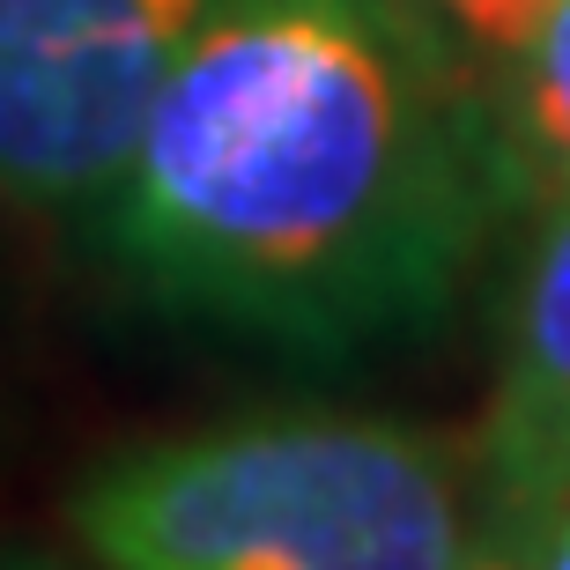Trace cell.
<instances>
[{"label": "cell", "mask_w": 570, "mask_h": 570, "mask_svg": "<svg viewBox=\"0 0 570 570\" xmlns=\"http://www.w3.org/2000/svg\"><path fill=\"white\" fill-rule=\"evenodd\" d=\"M527 208L497 82L423 0H223L105 193L164 312L304 363L430 334Z\"/></svg>", "instance_id": "cell-1"}, {"label": "cell", "mask_w": 570, "mask_h": 570, "mask_svg": "<svg viewBox=\"0 0 570 570\" xmlns=\"http://www.w3.org/2000/svg\"><path fill=\"white\" fill-rule=\"evenodd\" d=\"M482 460L379 415L134 444L75 497L97 570H519Z\"/></svg>", "instance_id": "cell-2"}, {"label": "cell", "mask_w": 570, "mask_h": 570, "mask_svg": "<svg viewBox=\"0 0 570 570\" xmlns=\"http://www.w3.org/2000/svg\"><path fill=\"white\" fill-rule=\"evenodd\" d=\"M223 0H0V200L105 208Z\"/></svg>", "instance_id": "cell-3"}, {"label": "cell", "mask_w": 570, "mask_h": 570, "mask_svg": "<svg viewBox=\"0 0 570 570\" xmlns=\"http://www.w3.org/2000/svg\"><path fill=\"white\" fill-rule=\"evenodd\" d=\"M474 460L511 527L570 497V193H549L504 296L497 393Z\"/></svg>", "instance_id": "cell-4"}, {"label": "cell", "mask_w": 570, "mask_h": 570, "mask_svg": "<svg viewBox=\"0 0 570 570\" xmlns=\"http://www.w3.org/2000/svg\"><path fill=\"white\" fill-rule=\"evenodd\" d=\"M497 111H504L527 200L570 193V0H556L533 22V38L497 60Z\"/></svg>", "instance_id": "cell-5"}, {"label": "cell", "mask_w": 570, "mask_h": 570, "mask_svg": "<svg viewBox=\"0 0 570 570\" xmlns=\"http://www.w3.org/2000/svg\"><path fill=\"white\" fill-rule=\"evenodd\" d=\"M423 8H438L482 60H504V52H519L533 38V22L549 16L556 0H423Z\"/></svg>", "instance_id": "cell-6"}, {"label": "cell", "mask_w": 570, "mask_h": 570, "mask_svg": "<svg viewBox=\"0 0 570 570\" xmlns=\"http://www.w3.org/2000/svg\"><path fill=\"white\" fill-rule=\"evenodd\" d=\"M519 570H570V497L519 527Z\"/></svg>", "instance_id": "cell-7"}, {"label": "cell", "mask_w": 570, "mask_h": 570, "mask_svg": "<svg viewBox=\"0 0 570 570\" xmlns=\"http://www.w3.org/2000/svg\"><path fill=\"white\" fill-rule=\"evenodd\" d=\"M0 570H67V563H52V556H0Z\"/></svg>", "instance_id": "cell-8"}]
</instances>
